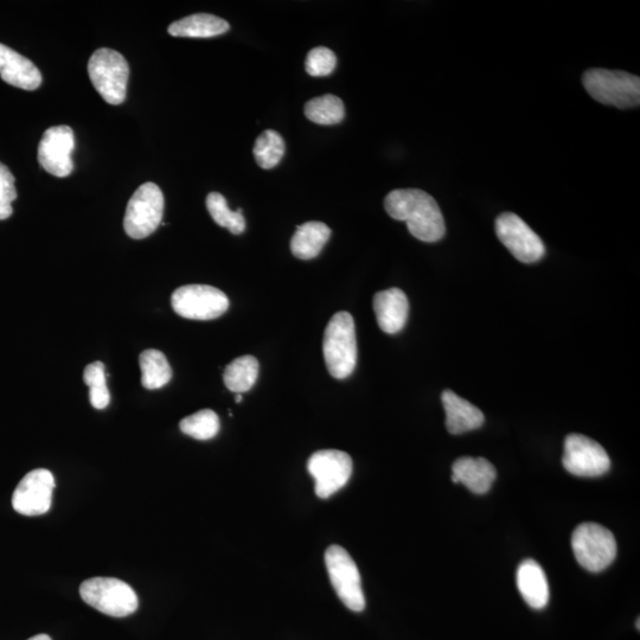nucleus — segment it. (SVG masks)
Segmentation results:
<instances>
[{
	"label": "nucleus",
	"instance_id": "obj_32",
	"mask_svg": "<svg viewBox=\"0 0 640 640\" xmlns=\"http://www.w3.org/2000/svg\"><path fill=\"white\" fill-rule=\"evenodd\" d=\"M29 640H51V638L48 635H37Z\"/></svg>",
	"mask_w": 640,
	"mask_h": 640
},
{
	"label": "nucleus",
	"instance_id": "obj_3",
	"mask_svg": "<svg viewBox=\"0 0 640 640\" xmlns=\"http://www.w3.org/2000/svg\"><path fill=\"white\" fill-rule=\"evenodd\" d=\"M588 94L600 104L620 110L640 104V79L620 70L588 69L582 76Z\"/></svg>",
	"mask_w": 640,
	"mask_h": 640
},
{
	"label": "nucleus",
	"instance_id": "obj_10",
	"mask_svg": "<svg viewBox=\"0 0 640 640\" xmlns=\"http://www.w3.org/2000/svg\"><path fill=\"white\" fill-rule=\"evenodd\" d=\"M354 464L348 453L337 450H323L313 453L307 463V470L315 478L316 495L322 499L334 496L348 484Z\"/></svg>",
	"mask_w": 640,
	"mask_h": 640
},
{
	"label": "nucleus",
	"instance_id": "obj_18",
	"mask_svg": "<svg viewBox=\"0 0 640 640\" xmlns=\"http://www.w3.org/2000/svg\"><path fill=\"white\" fill-rule=\"evenodd\" d=\"M441 401L446 413L447 431L451 434H464L483 426L485 418L482 411L452 390H445L441 395Z\"/></svg>",
	"mask_w": 640,
	"mask_h": 640
},
{
	"label": "nucleus",
	"instance_id": "obj_7",
	"mask_svg": "<svg viewBox=\"0 0 640 640\" xmlns=\"http://www.w3.org/2000/svg\"><path fill=\"white\" fill-rule=\"evenodd\" d=\"M164 195L155 183H145L128 201L124 219L125 232L134 240L155 233L164 215Z\"/></svg>",
	"mask_w": 640,
	"mask_h": 640
},
{
	"label": "nucleus",
	"instance_id": "obj_1",
	"mask_svg": "<svg viewBox=\"0 0 640 640\" xmlns=\"http://www.w3.org/2000/svg\"><path fill=\"white\" fill-rule=\"evenodd\" d=\"M384 209L396 221L407 223L409 233L422 242H438L446 233L443 213L437 201L419 189H398L384 200Z\"/></svg>",
	"mask_w": 640,
	"mask_h": 640
},
{
	"label": "nucleus",
	"instance_id": "obj_2",
	"mask_svg": "<svg viewBox=\"0 0 640 640\" xmlns=\"http://www.w3.org/2000/svg\"><path fill=\"white\" fill-rule=\"evenodd\" d=\"M323 352L326 368L337 380L347 379L357 364V339L354 317L347 311L336 313L326 326Z\"/></svg>",
	"mask_w": 640,
	"mask_h": 640
},
{
	"label": "nucleus",
	"instance_id": "obj_12",
	"mask_svg": "<svg viewBox=\"0 0 640 640\" xmlns=\"http://www.w3.org/2000/svg\"><path fill=\"white\" fill-rule=\"evenodd\" d=\"M499 241L523 264H534L546 254L540 236L520 216L512 213L499 215L496 220Z\"/></svg>",
	"mask_w": 640,
	"mask_h": 640
},
{
	"label": "nucleus",
	"instance_id": "obj_13",
	"mask_svg": "<svg viewBox=\"0 0 640 640\" xmlns=\"http://www.w3.org/2000/svg\"><path fill=\"white\" fill-rule=\"evenodd\" d=\"M75 138L72 128L66 125L48 128L38 145V163L48 174L68 177L74 170L73 151Z\"/></svg>",
	"mask_w": 640,
	"mask_h": 640
},
{
	"label": "nucleus",
	"instance_id": "obj_20",
	"mask_svg": "<svg viewBox=\"0 0 640 640\" xmlns=\"http://www.w3.org/2000/svg\"><path fill=\"white\" fill-rule=\"evenodd\" d=\"M331 238V229L323 222H306L298 226L291 240V251L300 260L317 258Z\"/></svg>",
	"mask_w": 640,
	"mask_h": 640
},
{
	"label": "nucleus",
	"instance_id": "obj_14",
	"mask_svg": "<svg viewBox=\"0 0 640 640\" xmlns=\"http://www.w3.org/2000/svg\"><path fill=\"white\" fill-rule=\"evenodd\" d=\"M54 489L53 473L46 469L31 471L19 482L12 496V507L24 516L47 514L53 502Z\"/></svg>",
	"mask_w": 640,
	"mask_h": 640
},
{
	"label": "nucleus",
	"instance_id": "obj_15",
	"mask_svg": "<svg viewBox=\"0 0 640 640\" xmlns=\"http://www.w3.org/2000/svg\"><path fill=\"white\" fill-rule=\"evenodd\" d=\"M0 78L9 85L35 91L42 85V74L34 62L0 43Z\"/></svg>",
	"mask_w": 640,
	"mask_h": 640
},
{
	"label": "nucleus",
	"instance_id": "obj_16",
	"mask_svg": "<svg viewBox=\"0 0 640 640\" xmlns=\"http://www.w3.org/2000/svg\"><path fill=\"white\" fill-rule=\"evenodd\" d=\"M374 311L380 329L386 334H398L407 323L409 303L400 288H389L375 294Z\"/></svg>",
	"mask_w": 640,
	"mask_h": 640
},
{
	"label": "nucleus",
	"instance_id": "obj_21",
	"mask_svg": "<svg viewBox=\"0 0 640 640\" xmlns=\"http://www.w3.org/2000/svg\"><path fill=\"white\" fill-rule=\"evenodd\" d=\"M229 29V23L220 17L196 14L172 23L168 31L174 37L210 38L226 34Z\"/></svg>",
	"mask_w": 640,
	"mask_h": 640
},
{
	"label": "nucleus",
	"instance_id": "obj_31",
	"mask_svg": "<svg viewBox=\"0 0 640 640\" xmlns=\"http://www.w3.org/2000/svg\"><path fill=\"white\" fill-rule=\"evenodd\" d=\"M89 401L95 409H105L111 402L110 390L107 386L89 388Z\"/></svg>",
	"mask_w": 640,
	"mask_h": 640
},
{
	"label": "nucleus",
	"instance_id": "obj_6",
	"mask_svg": "<svg viewBox=\"0 0 640 640\" xmlns=\"http://www.w3.org/2000/svg\"><path fill=\"white\" fill-rule=\"evenodd\" d=\"M576 561L592 573L605 571L617 556V541L610 530L597 523H582L572 535Z\"/></svg>",
	"mask_w": 640,
	"mask_h": 640
},
{
	"label": "nucleus",
	"instance_id": "obj_17",
	"mask_svg": "<svg viewBox=\"0 0 640 640\" xmlns=\"http://www.w3.org/2000/svg\"><path fill=\"white\" fill-rule=\"evenodd\" d=\"M496 477L495 466L485 458L463 457L452 466V482L462 483L476 495L486 494Z\"/></svg>",
	"mask_w": 640,
	"mask_h": 640
},
{
	"label": "nucleus",
	"instance_id": "obj_11",
	"mask_svg": "<svg viewBox=\"0 0 640 640\" xmlns=\"http://www.w3.org/2000/svg\"><path fill=\"white\" fill-rule=\"evenodd\" d=\"M562 464L574 476L594 478L610 471L611 460L597 441L582 434H569L565 440Z\"/></svg>",
	"mask_w": 640,
	"mask_h": 640
},
{
	"label": "nucleus",
	"instance_id": "obj_33",
	"mask_svg": "<svg viewBox=\"0 0 640 640\" xmlns=\"http://www.w3.org/2000/svg\"><path fill=\"white\" fill-rule=\"evenodd\" d=\"M242 399H243L242 398V394H236V396H235V401L236 402L240 403L242 401Z\"/></svg>",
	"mask_w": 640,
	"mask_h": 640
},
{
	"label": "nucleus",
	"instance_id": "obj_27",
	"mask_svg": "<svg viewBox=\"0 0 640 640\" xmlns=\"http://www.w3.org/2000/svg\"><path fill=\"white\" fill-rule=\"evenodd\" d=\"M179 428L184 434L196 440H210L220 431V419L211 409H203L184 418Z\"/></svg>",
	"mask_w": 640,
	"mask_h": 640
},
{
	"label": "nucleus",
	"instance_id": "obj_25",
	"mask_svg": "<svg viewBox=\"0 0 640 640\" xmlns=\"http://www.w3.org/2000/svg\"><path fill=\"white\" fill-rule=\"evenodd\" d=\"M253 153L261 169H273L285 155L284 139L277 131L266 130L256 139Z\"/></svg>",
	"mask_w": 640,
	"mask_h": 640
},
{
	"label": "nucleus",
	"instance_id": "obj_29",
	"mask_svg": "<svg viewBox=\"0 0 640 640\" xmlns=\"http://www.w3.org/2000/svg\"><path fill=\"white\" fill-rule=\"evenodd\" d=\"M16 179L8 166L0 163V221L9 219L14 213L12 202L17 200Z\"/></svg>",
	"mask_w": 640,
	"mask_h": 640
},
{
	"label": "nucleus",
	"instance_id": "obj_30",
	"mask_svg": "<svg viewBox=\"0 0 640 640\" xmlns=\"http://www.w3.org/2000/svg\"><path fill=\"white\" fill-rule=\"evenodd\" d=\"M105 370V364L102 362L88 364L85 373H83V382H85L89 388L107 386Z\"/></svg>",
	"mask_w": 640,
	"mask_h": 640
},
{
	"label": "nucleus",
	"instance_id": "obj_9",
	"mask_svg": "<svg viewBox=\"0 0 640 640\" xmlns=\"http://www.w3.org/2000/svg\"><path fill=\"white\" fill-rule=\"evenodd\" d=\"M172 309L178 316L191 320H213L228 311L229 300L219 288L209 285H187L177 288L171 297Z\"/></svg>",
	"mask_w": 640,
	"mask_h": 640
},
{
	"label": "nucleus",
	"instance_id": "obj_19",
	"mask_svg": "<svg viewBox=\"0 0 640 640\" xmlns=\"http://www.w3.org/2000/svg\"><path fill=\"white\" fill-rule=\"evenodd\" d=\"M518 591L526 603L541 610L549 603V584L543 568L535 560L523 561L516 575Z\"/></svg>",
	"mask_w": 640,
	"mask_h": 640
},
{
	"label": "nucleus",
	"instance_id": "obj_22",
	"mask_svg": "<svg viewBox=\"0 0 640 640\" xmlns=\"http://www.w3.org/2000/svg\"><path fill=\"white\" fill-rule=\"evenodd\" d=\"M259 362L253 356H241L228 364L224 370L223 381L226 387L235 394H243L251 390L258 380Z\"/></svg>",
	"mask_w": 640,
	"mask_h": 640
},
{
	"label": "nucleus",
	"instance_id": "obj_23",
	"mask_svg": "<svg viewBox=\"0 0 640 640\" xmlns=\"http://www.w3.org/2000/svg\"><path fill=\"white\" fill-rule=\"evenodd\" d=\"M143 387L149 390L163 388L172 379V369L162 351L147 349L139 356Z\"/></svg>",
	"mask_w": 640,
	"mask_h": 640
},
{
	"label": "nucleus",
	"instance_id": "obj_4",
	"mask_svg": "<svg viewBox=\"0 0 640 640\" xmlns=\"http://www.w3.org/2000/svg\"><path fill=\"white\" fill-rule=\"evenodd\" d=\"M88 75L96 92L107 104L118 106L126 100L130 66L118 51L108 48L96 50L88 62Z\"/></svg>",
	"mask_w": 640,
	"mask_h": 640
},
{
	"label": "nucleus",
	"instance_id": "obj_5",
	"mask_svg": "<svg viewBox=\"0 0 640 640\" xmlns=\"http://www.w3.org/2000/svg\"><path fill=\"white\" fill-rule=\"evenodd\" d=\"M83 601L106 616L124 618L136 612L139 599L126 582L114 578H92L82 582Z\"/></svg>",
	"mask_w": 640,
	"mask_h": 640
},
{
	"label": "nucleus",
	"instance_id": "obj_8",
	"mask_svg": "<svg viewBox=\"0 0 640 640\" xmlns=\"http://www.w3.org/2000/svg\"><path fill=\"white\" fill-rule=\"evenodd\" d=\"M325 565L338 598L349 610L362 612L366 608V597L360 571L351 555L343 547L334 544L326 549Z\"/></svg>",
	"mask_w": 640,
	"mask_h": 640
},
{
	"label": "nucleus",
	"instance_id": "obj_24",
	"mask_svg": "<svg viewBox=\"0 0 640 640\" xmlns=\"http://www.w3.org/2000/svg\"><path fill=\"white\" fill-rule=\"evenodd\" d=\"M304 110L306 118L318 125H337L345 117L343 101L331 94L307 101Z\"/></svg>",
	"mask_w": 640,
	"mask_h": 640
},
{
	"label": "nucleus",
	"instance_id": "obj_26",
	"mask_svg": "<svg viewBox=\"0 0 640 640\" xmlns=\"http://www.w3.org/2000/svg\"><path fill=\"white\" fill-rule=\"evenodd\" d=\"M206 203L211 219L220 227L227 228L234 235L245 232V217L239 211L230 210L226 198L219 192H210Z\"/></svg>",
	"mask_w": 640,
	"mask_h": 640
},
{
	"label": "nucleus",
	"instance_id": "obj_28",
	"mask_svg": "<svg viewBox=\"0 0 640 640\" xmlns=\"http://www.w3.org/2000/svg\"><path fill=\"white\" fill-rule=\"evenodd\" d=\"M336 66L337 57L334 51L325 47L312 49L306 57V72L313 78H323V76L330 75Z\"/></svg>",
	"mask_w": 640,
	"mask_h": 640
}]
</instances>
